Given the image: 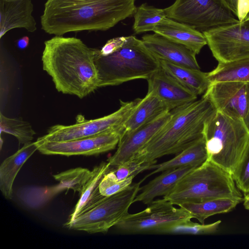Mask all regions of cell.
<instances>
[{
    "instance_id": "obj_26",
    "label": "cell",
    "mask_w": 249,
    "mask_h": 249,
    "mask_svg": "<svg viewBox=\"0 0 249 249\" xmlns=\"http://www.w3.org/2000/svg\"><path fill=\"white\" fill-rule=\"evenodd\" d=\"M67 190L66 186L59 183L51 186H26L18 189V199L25 206L30 209H38L47 204L55 196Z\"/></svg>"
},
{
    "instance_id": "obj_21",
    "label": "cell",
    "mask_w": 249,
    "mask_h": 249,
    "mask_svg": "<svg viewBox=\"0 0 249 249\" xmlns=\"http://www.w3.org/2000/svg\"><path fill=\"white\" fill-rule=\"evenodd\" d=\"M110 164L103 161L95 166L91 171V176L80 196L68 222H72L78 216L91 210L102 202L106 196H103L99 190L100 183L104 176L110 169Z\"/></svg>"
},
{
    "instance_id": "obj_34",
    "label": "cell",
    "mask_w": 249,
    "mask_h": 249,
    "mask_svg": "<svg viewBox=\"0 0 249 249\" xmlns=\"http://www.w3.org/2000/svg\"><path fill=\"white\" fill-rule=\"evenodd\" d=\"M135 177H130L126 179L119 180L112 177L108 172L102 178L99 190L101 194L105 196H108L118 193L131 185Z\"/></svg>"
},
{
    "instance_id": "obj_4",
    "label": "cell",
    "mask_w": 249,
    "mask_h": 249,
    "mask_svg": "<svg viewBox=\"0 0 249 249\" xmlns=\"http://www.w3.org/2000/svg\"><path fill=\"white\" fill-rule=\"evenodd\" d=\"M94 62L99 79V88L116 86L138 79L147 80L160 65L145 46L135 36H126L123 46L116 52L102 55L96 49Z\"/></svg>"
},
{
    "instance_id": "obj_12",
    "label": "cell",
    "mask_w": 249,
    "mask_h": 249,
    "mask_svg": "<svg viewBox=\"0 0 249 249\" xmlns=\"http://www.w3.org/2000/svg\"><path fill=\"white\" fill-rule=\"evenodd\" d=\"M122 126V125H121ZM121 126L95 136L63 142H36L37 150L45 155L66 156L98 155L112 150L118 144Z\"/></svg>"
},
{
    "instance_id": "obj_38",
    "label": "cell",
    "mask_w": 249,
    "mask_h": 249,
    "mask_svg": "<svg viewBox=\"0 0 249 249\" xmlns=\"http://www.w3.org/2000/svg\"><path fill=\"white\" fill-rule=\"evenodd\" d=\"M29 43V38L27 36H23L18 40L17 44L18 47L20 49L26 48Z\"/></svg>"
},
{
    "instance_id": "obj_8",
    "label": "cell",
    "mask_w": 249,
    "mask_h": 249,
    "mask_svg": "<svg viewBox=\"0 0 249 249\" xmlns=\"http://www.w3.org/2000/svg\"><path fill=\"white\" fill-rule=\"evenodd\" d=\"M166 17L202 32L239 20L223 0H176Z\"/></svg>"
},
{
    "instance_id": "obj_13",
    "label": "cell",
    "mask_w": 249,
    "mask_h": 249,
    "mask_svg": "<svg viewBox=\"0 0 249 249\" xmlns=\"http://www.w3.org/2000/svg\"><path fill=\"white\" fill-rule=\"evenodd\" d=\"M204 95L210 99L217 111L243 120L247 106V83L221 82L211 84Z\"/></svg>"
},
{
    "instance_id": "obj_37",
    "label": "cell",
    "mask_w": 249,
    "mask_h": 249,
    "mask_svg": "<svg viewBox=\"0 0 249 249\" xmlns=\"http://www.w3.org/2000/svg\"><path fill=\"white\" fill-rule=\"evenodd\" d=\"M247 106L245 116L243 119V123L249 132V83H247Z\"/></svg>"
},
{
    "instance_id": "obj_11",
    "label": "cell",
    "mask_w": 249,
    "mask_h": 249,
    "mask_svg": "<svg viewBox=\"0 0 249 249\" xmlns=\"http://www.w3.org/2000/svg\"><path fill=\"white\" fill-rule=\"evenodd\" d=\"M202 33L218 62L249 58V14L242 20Z\"/></svg>"
},
{
    "instance_id": "obj_5",
    "label": "cell",
    "mask_w": 249,
    "mask_h": 249,
    "mask_svg": "<svg viewBox=\"0 0 249 249\" xmlns=\"http://www.w3.org/2000/svg\"><path fill=\"white\" fill-rule=\"evenodd\" d=\"M232 174L210 160L183 177L163 198L173 205L201 202L219 198L243 201Z\"/></svg>"
},
{
    "instance_id": "obj_29",
    "label": "cell",
    "mask_w": 249,
    "mask_h": 249,
    "mask_svg": "<svg viewBox=\"0 0 249 249\" xmlns=\"http://www.w3.org/2000/svg\"><path fill=\"white\" fill-rule=\"evenodd\" d=\"M0 130L15 136L19 144L31 142L35 131L31 124L21 118H8L0 113Z\"/></svg>"
},
{
    "instance_id": "obj_25",
    "label": "cell",
    "mask_w": 249,
    "mask_h": 249,
    "mask_svg": "<svg viewBox=\"0 0 249 249\" xmlns=\"http://www.w3.org/2000/svg\"><path fill=\"white\" fill-rule=\"evenodd\" d=\"M240 201L230 198H219L201 202H186L178 206L187 211L192 218L204 224L209 217L219 213H226L232 210Z\"/></svg>"
},
{
    "instance_id": "obj_10",
    "label": "cell",
    "mask_w": 249,
    "mask_h": 249,
    "mask_svg": "<svg viewBox=\"0 0 249 249\" xmlns=\"http://www.w3.org/2000/svg\"><path fill=\"white\" fill-rule=\"evenodd\" d=\"M140 100L138 98L130 102L121 101L119 109L102 117L85 120L77 116L74 124L52 126L46 134L37 139L49 142L69 141L95 136L114 129L124 123Z\"/></svg>"
},
{
    "instance_id": "obj_20",
    "label": "cell",
    "mask_w": 249,
    "mask_h": 249,
    "mask_svg": "<svg viewBox=\"0 0 249 249\" xmlns=\"http://www.w3.org/2000/svg\"><path fill=\"white\" fill-rule=\"evenodd\" d=\"M196 168L188 165L162 172L160 176L141 187V192L138 194L134 202H142L144 204H149L156 197L166 196L183 177Z\"/></svg>"
},
{
    "instance_id": "obj_39",
    "label": "cell",
    "mask_w": 249,
    "mask_h": 249,
    "mask_svg": "<svg viewBox=\"0 0 249 249\" xmlns=\"http://www.w3.org/2000/svg\"><path fill=\"white\" fill-rule=\"evenodd\" d=\"M243 202L244 207L249 210V195L244 196Z\"/></svg>"
},
{
    "instance_id": "obj_30",
    "label": "cell",
    "mask_w": 249,
    "mask_h": 249,
    "mask_svg": "<svg viewBox=\"0 0 249 249\" xmlns=\"http://www.w3.org/2000/svg\"><path fill=\"white\" fill-rule=\"evenodd\" d=\"M91 176V171L87 168L77 167L53 175L54 178L64 185L67 191L72 190L77 192L79 196Z\"/></svg>"
},
{
    "instance_id": "obj_28",
    "label": "cell",
    "mask_w": 249,
    "mask_h": 249,
    "mask_svg": "<svg viewBox=\"0 0 249 249\" xmlns=\"http://www.w3.org/2000/svg\"><path fill=\"white\" fill-rule=\"evenodd\" d=\"M133 29L136 34L153 31L155 27L166 17L164 9L143 3L136 7L133 15Z\"/></svg>"
},
{
    "instance_id": "obj_7",
    "label": "cell",
    "mask_w": 249,
    "mask_h": 249,
    "mask_svg": "<svg viewBox=\"0 0 249 249\" xmlns=\"http://www.w3.org/2000/svg\"><path fill=\"white\" fill-rule=\"evenodd\" d=\"M145 178L121 192L105 198L91 210L64 224L67 228L89 233H106L128 213Z\"/></svg>"
},
{
    "instance_id": "obj_18",
    "label": "cell",
    "mask_w": 249,
    "mask_h": 249,
    "mask_svg": "<svg viewBox=\"0 0 249 249\" xmlns=\"http://www.w3.org/2000/svg\"><path fill=\"white\" fill-rule=\"evenodd\" d=\"M172 41L185 46L196 54L207 44L202 32L183 23L165 17L153 31Z\"/></svg>"
},
{
    "instance_id": "obj_2",
    "label": "cell",
    "mask_w": 249,
    "mask_h": 249,
    "mask_svg": "<svg viewBox=\"0 0 249 249\" xmlns=\"http://www.w3.org/2000/svg\"><path fill=\"white\" fill-rule=\"evenodd\" d=\"M135 0H47L41 29L62 36L69 32L106 31L133 15Z\"/></svg>"
},
{
    "instance_id": "obj_32",
    "label": "cell",
    "mask_w": 249,
    "mask_h": 249,
    "mask_svg": "<svg viewBox=\"0 0 249 249\" xmlns=\"http://www.w3.org/2000/svg\"><path fill=\"white\" fill-rule=\"evenodd\" d=\"M232 176L237 188L245 196L249 195V139Z\"/></svg>"
},
{
    "instance_id": "obj_16",
    "label": "cell",
    "mask_w": 249,
    "mask_h": 249,
    "mask_svg": "<svg viewBox=\"0 0 249 249\" xmlns=\"http://www.w3.org/2000/svg\"><path fill=\"white\" fill-rule=\"evenodd\" d=\"M142 40L149 51L158 60L200 70L196 54L185 46L156 33L145 35Z\"/></svg>"
},
{
    "instance_id": "obj_3",
    "label": "cell",
    "mask_w": 249,
    "mask_h": 249,
    "mask_svg": "<svg viewBox=\"0 0 249 249\" xmlns=\"http://www.w3.org/2000/svg\"><path fill=\"white\" fill-rule=\"evenodd\" d=\"M170 111L168 122L131 160L142 164L156 163L158 158L178 154L203 136L205 124L217 110L203 95Z\"/></svg>"
},
{
    "instance_id": "obj_6",
    "label": "cell",
    "mask_w": 249,
    "mask_h": 249,
    "mask_svg": "<svg viewBox=\"0 0 249 249\" xmlns=\"http://www.w3.org/2000/svg\"><path fill=\"white\" fill-rule=\"evenodd\" d=\"M208 160L232 174L249 139L243 121L216 112L205 124Z\"/></svg>"
},
{
    "instance_id": "obj_33",
    "label": "cell",
    "mask_w": 249,
    "mask_h": 249,
    "mask_svg": "<svg viewBox=\"0 0 249 249\" xmlns=\"http://www.w3.org/2000/svg\"><path fill=\"white\" fill-rule=\"evenodd\" d=\"M155 164L147 163L142 164L130 160L114 167H110L108 173L119 180L126 179L130 177H136L140 173L147 170H150L151 165Z\"/></svg>"
},
{
    "instance_id": "obj_23",
    "label": "cell",
    "mask_w": 249,
    "mask_h": 249,
    "mask_svg": "<svg viewBox=\"0 0 249 249\" xmlns=\"http://www.w3.org/2000/svg\"><path fill=\"white\" fill-rule=\"evenodd\" d=\"M207 159L205 139L203 135L171 160L158 164L155 163L151 165L150 170L154 169V171L145 178L155 173L185 166L191 165L198 167L205 162Z\"/></svg>"
},
{
    "instance_id": "obj_1",
    "label": "cell",
    "mask_w": 249,
    "mask_h": 249,
    "mask_svg": "<svg viewBox=\"0 0 249 249\" xmlns=\"http://www.w3.org/2000/svg\"><path fill=\"white\" fill-rule=\"evenodd\" d=\"M96 50L74 37L55 36L44 42L43 69L58 92L82 99L99 88Z\"/></svg>"
},
{
    "instance_id": "obj_14",
    "label": "cell",
    "mask_w": 249,
    "mask_h": 249,
    "mask_svg": "<svg viewBox=\"0 0 249 249\" xmlns=\"http://www.w3.org/2000/svg\"><path fill=\"white\" fill-rule=\"evenodd\" d=\"M171 116L167 111L156 119L124 136L115 153L107 160L111 167L130 160L165 125Z\"/></svg>"
},
{
    "instance_id": "obj_35",
    "label": "cell",
    "mask_w": 249,
    "mask_h": 249,
    "mask_svg": "<svg viewBox=\"0 0 249 249\" xmlns=\"http://www.w3.org/2000/svg\"><path fill=\"white\" fill-rule=\"evenodd\" d=\"M238 18L243 20L249 13V0H223Z\"/></svg>"
},
{
    "instance_id": "obj_9",
    "label": "cell",
    "mask_w": 249,
    "mask_h": 249,
    "mask_svg": "<svg viewBox=\"0 0 249 249\" xmlns=\"http://www.w3.org/2000/svg\"><path fill=\"white\" fill-rule=\"evenodd\" d=\"M173 205L164 198L154 200L142 211L128 213L114 227L125 234H161L168 227L192 218L187 211Z\"/></svg>"
},
{
    "instance_id": "obj_19",
    "label": "cell",
    "mask_w": 249,
    "mask_h": 249,
    "mask_svg": "<svg viewBox=\"0 0 249 249\" xmlns=\"http://www.w3.org/2000/svg\"><path fill=\"white\" fill-rule=\"evenodd\" d=\"M169 111L157 96L152 92L148 91L122 125L120 139Z\"/></svg>"
},
{
    "instance_id": "obj_24",
    "label": "cell",
    "mask_w": 249,
    "mask_h": 249,
    "mask_svg": "<svg viewBox=\"0 0 249 249\" xmlns=\"http://www.w3.org/2000/svg\"><path fill=\"white\" fill-rule=\"evenodd\" d=\"M159 60L165 72L196 95L204 93L210 85L208 72Z\"/></svg>"
},
{
    "instance_id": "obj_36",
    "label": "cell",
    "mask_w": 249,
    "mask_h": 249,
    "mask_svg": "<svg viewBox=\"0 0 249 249\" xmlns=\"http://www.w3.org/2000/svg\"><path fill=\"white\" fill-rule=\"evenodd\" d=\"M126 40V36H120L108 40L100 50V53L103 56L112 54L120 49Z\"/></svg>"
},
{
    "instance_id": "obj_31",
    "label": "cell",
    "mask_w": 249,
    "mask_h": 249,
    "mask_svg": "<svg viewBox=\"0 0 249 249\" xmlns=\"http://www.w3.org/2000/svg\"><path fill=\"white\" fill-rule=\"evenodd\" d=\"M221 222L218 220L215 222L205 224L194 223L191 220L177 223L165 229L161 234L202 235L216 232Z\"/></svg>"
},
{
    "instance_id": "obj_40",
    "label": "cell",
    "mask_w": 249,
    "mask_h": 249,
    "mask_svg": "<svg viewBox=\"0 0 249 249\" xmlns=\"http://www.w3.org/2000/svg\"></svg>"
},
{
    "instance_id": "obj_15",
    "label": "cell",
    "mask_w": 249,
    "mask_h": 249,
    "mask_svg": "<svg viewBox=\"0 0 249 249\" xmlns=\"http://www.w3.org/2000/svg\"><path fill=\"white\" fill-rule=\"evenodd\" d=\"M148 92H152L169 110L196 100L197 96L165 72L160 67L147 80Z\"/></svg>"
},
{
    "instance_id": "obj_22",
    "label": "cell",
    "mask_w": 249,
    "mask_h": 249,
    "mask_svg": "<svg viewBox=\"0 0 249 249\" xmlns=\"http://www.w3.org/2000/svg\"><path fill=\"white\" fill-rule=\"evenodd\" d=\"M37 150L35 142L23 145L16 153L5 159L0 166V189L7 199L13 196V185L14 180L24 163Z\"/></svg>"
},
{
    "instance_id": "obj_17",
    "label": "cell",
    "mask_w": 249,
    "mask_h": 249,
    "mask_svg": "<svg viewBox=\"0 0 249 249\" xmlns=\"http://www.w3.org/2000/svg\"><path fill=\"white\" fill-rule=\"evenodd\" d=\"M33 11L32 0H0V38L14 28L36 31Z\"/></svg>"
},
{
    "instance_id": "obj_27",
    "label": "cell",
    "mask_w": 249,
    "mask_h": 249,
    "mask_svg": "<svg viewBox=\"0 0 249 249\" xmlns=\"http://www.w3.org/2000/svg\"><path fill=\"white\" fill-rule=\"evenodd\" d=\"M211 84L221 82L249 83V58L222 63L208 72Z\"/></svg>"
}]
</instances>
